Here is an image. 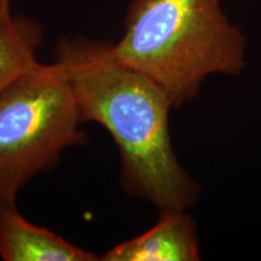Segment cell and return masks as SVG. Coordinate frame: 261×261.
<instances>
[{
    "mask_svg": "<svg viewBox=\"0 0 261 261\" xmlns=\"http://www.w3.org/2000/svg\"><path fill=\"white\" fill-rule=\"evenodd\" d=\"M55 56L73 84L81 121L99 123L115 140L123 189L159 211L192 207L201 187L173 149L166 93L117 61L110 42L64 39Z\"/></svg>",
    "mask_w": 261,
    "mask_h": 261,
    "instance_id": "6da1fadb",
    "label": "cell"
},
{
    "mask_svg": "<svg viewBox=\"0 0 261 261\" xmlns=\"http://www.w3.org/2000/svg\"><path fill=\"white\" fill-rule=\"evenodd\" d=\"M247 38L221 0H132L113 55L161 89L178 109L210 75L237 76L247 67Z\"/></svg>",
    "mask_w": 261,
    "mask_h": 261,
    "instance_id": "7a4b0ae2",
    "label": "cell"
},
{
    "mask_svg": "<svg viewBox=\"0 0 261 261\" xmlns=\"http://www.w3.org/2000/svg\"><path fill=\"white\" fill-rule=\"evenodd\" d=\"M64 65L39 63L0 93V205L16 204L24 184L57 165L87 137Z\"/></svg>",
    "mask_w": 261,
    "mask_h": 261,
    "instance_id": "3957f363",
    "label": "cell"
},
{
    "mask_svg": "<svg viewBox=\"0 0 261 261\" xmlns=\"http://www.w3.org/2000/svg\"><path fill=\"white\" fill-rule=\"evenodd\" d=\"M201 259L196 225L181 210L160 211L154 226L140 236L115 246L104 261H197Z\"/></svg>",
    "mask_w": 261,
    "mask_h": 261,
    "instance_id": "277c9868",
    "label": "cell"
},
{
    "mask_svg": "<svg viewBox=\"0 0 261 261\" xmlns=\"http://www.w3.org/2000/svg\"><path fill=\"white\" fill-rule=\"evenodd\" d=\"M0 256L5 261L100 260L47 228L29 223L16 204L0 205Z\"/></svg>",
    "mask_w": 261,
    "mask_h": 261,
    "instance_id": "5b68a950",
    "label": "cell"
},
{
    "mask_svg": "<svg viewBox=\"0 0 261 261\" xmlns=\"http://www.w3.org/2000/svg\"><path fill=\"white\" fill-rule=\"evenodd\" d=\"M40 25L32 19L10 16L0 31V93L37 65Z\"/></svg>",
    "mask_w": 261,
    "mask_h": 261,
    "instance_id": "8992f818",
    "label": "cell"
},
{
    "mask_svg": "<svg viewBox=\"0 0 261 261\" xmlns=\"http://www.w3.org/2000/svg\"><path fill=\"white\" fill-rule=\"evenodd\" d=\"M9 11V2L8 0H0V31L4 28V25L10 17Z\"/></svg>",
    "mask_w": 261,
    "mask_h": 261,
    "instance_id": "52a82bcc",
    "label": "cell"
}]
</instances>
